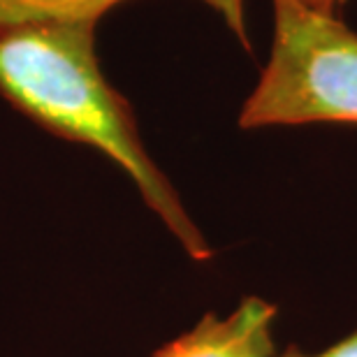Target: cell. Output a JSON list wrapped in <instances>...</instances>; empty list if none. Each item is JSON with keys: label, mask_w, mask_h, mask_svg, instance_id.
<instances>
[{"label": "cell", "mask_w": 357, "mask_h": 357, "mask_svg": "<svg viewBox=\"0 0 357 357\" xmlns=\"http://www.w3.org/2000/svg\"><path fill=\"white\" fill-rule=\"evenodd\" d=\"M96 26L91 17L0 24V96L47 132L98 149L116 162L188 258L206 262L209 241L146 153L130 102L100 70Z\"/></svg>", "instance_id": "6da1fadb"}, {"label": "cell", "mask_w": 357, "mask_h": 357, "mask_svg": "<svg viewBox=\"0 0 357 357\" xmlns=\"http://www.w3.org/2000/svg\"><path fill=\"white\" fill-rule=\"evenodd\" d=\"M357 123V33L302 0H274V42L258 86L241 107L246 130Z\"/></svg>", "instance_id": "7a4b0ae2"}, {"label": "cell", "mask_w": 357, "mask_h": 357, "mask_svg": "<svg viewBox=\"0 0 357 357\" xmlns=\"http://www.w3.org/2000/svg\"><path fill=\"white\" fill-rule=\"evenodd\" d=\"M274 318V304L248 297L227 316L206 313L190 332L158 348L151 357H276Z\"/></svg>", "instance_id": "3957f363"}, {"label": "cell", "mask_w": 357, "mask_h": 357, "mask_svg": "<svg viewBox=\"0 0 357 357\" xmlns=\"http://www.w3.org/2000/svg\"><path fill=\"white\" fill-rule=\"evenodd\" d=\"M126 0H3L7 17L12 19H38V17H91L98 19L112 7H116ZM213 7L227 28L234 33L241 45L251 49L246 31V10L244 0H202Z\"/></svg>", "instance_id": "277c9868"}, {"label": "cell", "mask_w": 357, "mask_h": 357, "mask_svg": "<svg viewBox=\"0 0 357 357\" xmlns=\"http://www.w3.org/2000/svg\"><path fill=\"white\" fill-rule=\"evenodd\" d=\"M276 357H357V332L348 334V337L341 339L339 344L325 348V351H320V353L309 355V353H299V351H288L283 355L276 353Z\"/></svg>", "instance_id": "5b68a950"}, {"label": "cell", "mask_w": 357, "mask_h": 357, "mask_svg": "<svg viewBox=\"0 0 357 357\" xmlns=\"http://www.w3.org/2000/svg\"><path fill=\"white\" fill-rule=\"evenodd\" d=\"M302 3L306 5H311V7H316V10L320 12H332V14H337V7L344 3V0H302Z\"/></svg>", "instance_id": "8992f818"}]
</instances>
